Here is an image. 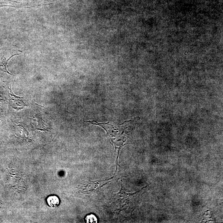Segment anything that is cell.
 <instances>
[{
	"label": "cell",
	"mask_w": 223,
	"mask_h": 223,
	"mask_svg": "<svg viewBox=\"0 0 223 223\" xmlns=\"http://www.w3.org/2000/svg\"><path fill=\"white\" fill-rule=\"evenodd\" d=\"M9 95L10 101L12 108L17 110H20L27 106V105L25 104L23 101L22 99L23 98L15 95L12 91L11 87L9 89Z\"/></svg>",
	"instance_id": "cell-1"
},
{
	"label": "cell",
	"mask_w": 223,
	"mask_h": 223,
	"mask_svg": "<svg viewBox=\"0 0 223 223\" xmlns=\"http://www.w3.org/2000/svg\"><path fill=\"white\" fill-rule=\"evenodd\" d=\"M47 202L51 207H57L60 204V199L56 195H51L47 199Z\"/></svg>",
	"instance_id": "cell-2"
},
{
	"label": "cell",
	"mask_w": 223,
	"mask_h": 223,
	"mask_svg": "<svg viewBox=\"0 0 223 223\" xmlns=\"http://www.w3.org/2000/svg\"><path fill=\"white\" fill-rule=\"evenodd\" d=\"M85 220H86V222L88 223L98 222L97 218L96 217L95 215H92V214L87 215L85 218Z\"/></svg>",
	"instance_id": "cell-3"
}]
</instances>
